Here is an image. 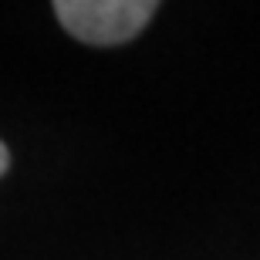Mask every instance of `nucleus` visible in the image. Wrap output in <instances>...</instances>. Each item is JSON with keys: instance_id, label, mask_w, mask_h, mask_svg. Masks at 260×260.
Segmentation results:
<instances>
[{"instance_id": "2", "label": "nucleus", "mask_w": 260, "mask_h": 260, "mask_svg": "<svg viewBox=\"0 0 260 260\" xmlns=\"http://www.w3.org/2000/svg\"><path fill=\"white\" fill-rule=\"evenodd\" d=\"M7 169H10V152H7V145L0 142V176L7 173Z\"/></svg>"}, {"instance_id": "1", "label": "nucleus", "mask_w": 260, "mask_h": 260, "mask_svg": "<svg viewBox=\"0 0 260 260\" xmlns=\"http://www.w3.org/2000/svg\"><path fill=\"white\" fill-rule=\"evenodd\" d=\"M155 10L159 4L152 0H58L54 4L61 27L81 44H95V48L128 44L135 34H142Z\"/></svg>"}]
</instances>
